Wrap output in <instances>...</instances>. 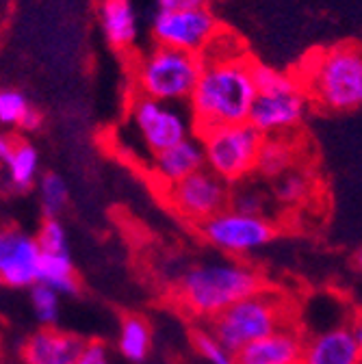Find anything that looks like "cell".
<instances>
[{"label":"cell","mask_w":362,"mask_h":364,"mask_svg":"<svg viewBox=\"0 0 362 364\" xmlns=\"http://www.w3.org/2000/svg\"><path fill=\"white\" fill-rule=\"evenodd\" d=\"M200 57L202 72L187 102L193 132L245 124L256 96L254 61L243 50H219L215 43Z\"/></svg>","instance_id":"obj_1"},{"label":"cell","mask_w":362,"mask_h":364,"mask_svg":"<svg viewBox=\"0 0 362 364\" xmlns=\"http://www.w3.org/2000/svg\"><path fill=\"white\" fill-rule=\"evenodd\" d=\"M265 287L267 278L254 264L239 258H223L196 262L185 269L176 278L169 297L180 312L206 326L228 306Z\"/></svg>","instance_id":"obj_2"},{"label":"cell","mask_w":362,"mask_h":364,"mask_svg":"<svg viewBox=\"0 0 362 364\" xmlns=\"http://www.w3.org/2000/svg\"><path fill=\"white\" fill-rule=\"evenodd\" d=\"M310 102L334 113L362 109V48L336 43L304 59L295 76Z\"/></svg>","instance_id":"obj_3"},{"label":"cell","mask_w":362,"mask_h":364,"mask_svg":"<svg viewBox=\"0 0 362 364\" xmlns=\"http://www.w3.org/2000/svg\"><path fill=\"white\" fill-rule=\"evenodd\" d=\"M297 323L293 301L269 284L217 314L206 328L233 353L287 326Z\"/></svg>","instance_id":"obj_4"},{"label":"cell","mask_w":362,"mask_h":364,"mask_svg":"<svg viewBox=\"0 0 362 364\" xmlns=\"http://www.w3.org/2000/svg\"><path fill=\"white\" fill-rule=\"evenodd\" d=\"M256 96L250 109L247 124L262 136L293 134L306 119L310 98L293 74L278 72L254 61Z\"/></svg>","instance_id":"obj_5"},{"label":"cell","mask_w":362,"mask_h":364,"mask_svg":"<svg viewBox=\"0 0 362 364\" xmlns=\"http://www.w3.org/2000/svg\"><path fill=\"white\" fill-rule=\"evenodd\" d=\"M202 72V57L154 46L130 68V94L161 102H189Z\"/></svg>","instance_id":"obj_6"},{"label":"cell","mask_w":362,"mask_h":364,"mask_svg":"<svg viewBox=\"0 0 362 364\" xmlns=\"http://www.w3.org/2000/svg\"><path fill=\"white\" fill-rule=\"evenodd\" d=\"M204 152V167L225 185H239L256 169L262 134L245 124L215 126L196 132Z\"/></svg>","instance_id":"obj_7"},{"label":"cell","mask_w":362,"mask_h":364,"mask_svg":"<svg viewBox=\"0 0 362 364\" xmlns=\"http://www.w3.org/2000/svg\"><path fill=\"white\" fill-rule=\"evenodd\" d=\"M196 228L211 247L228 254L230 258H241L262 250L278 237V223L274 219L245 215L233 208L219 210Z\"/></svg>","instance_id":"obj_8"},{"label":"cell","mask_w":362,"mask_h":364,"mask_svg":"<svg viewBox=\"0 0 362 364\" xmlns=\"http://www.w3.org/2000/svg\"><path fill=\"white\" fill-rule=\"evenodd\" d=\"M128 124L132 126L150 159L189 139L193 132V119L189 111H183L171 102H161L132 94L128 102Z\"/></svg>","instance_id":"obj_9"},{"label":"cell","mask_w":362,"mask_h":364,"mask_svg":"<svg viewBox=\"0 0 362 364\" xmlns=\"http://www.w3.org/2000/svg\"><path fill=\"white\" fill-rule=\"evenodd\" d=\"M156 191L180 219L191 225H200L219 210L228 208L230 198V187L206 167Z\"/></svg>","instance_id":"obj_10"},{"label":"cell","mask_w":362,"mask_h":364,"mask_svg":"<svg viewBox=\"0 0 362 364\" xmlns=\"http://www.w3.org/2000/svg\"><path fill=\"white\" fill-rule=\"evenodd\" d=\"M221 33L219 20L208 7L200 9H156L152 16V37L159 46L191 55H202Z\"/></svg>","instance_id":"obj_11"},{"label":"cell","mask_w":362,"mask_h":364,"mask_svg":"<svg viewBox=\"0 0 362 364\" xmlns=\"http://www.w3.org/2000/svg\"><path fill=\"white\" fill-rule=\"evenodd\" d=\"M41 250L35 237L9 225L0 230V282L24 289L39 282Z\"/></svg>","instance_id":"obj_12"},{"label":"cell","mask_w":362,"mask_h":364,"mask_svg":"<svg viewBox=\"0 0 362 364\" xmlns=\"http://www.w3.org/2000/svg\"><path fill=\"white\" fill-rule=\"evenodd\" d=\"M87 347V338L43 326L33 332L20 347L24 364H76Z\"/></svg>","instance_id":"obj_13"},{"label":"cell","mask_w":362,"mask_h":364,"mask_svg":"<svg viewBox=\"0 0 362 364\" xmlns=\"http://www.w3.org/2000/svg\"><path fill=\"white\" fill-rule=\"evenodd\" d=\"M349 321L304 336L299 364H358L362 347Z\"/></svg>","instance_id":"obj_14"},{"label":"cell","mask_w":362,"mask_h":364,"mask_svg":"<svg viewBox=\"0 0 362 364\" xmlns=\"http://www.w3.org/2000/svg\"><path fill=\"white\" fill-rule=\"evenodd\" d=\"M304 332L297 323L287 326L260 341H254L235 353L237 364H299Z\"/></svg>","instance_id":"obj_15"},{"label":"cell","mask_w":362,"mask_h":364,"mask_svg":"<svg viewBox=\"0 0 362 364\" xmlns=\"http://www.w3.org/2000/svg\"><path fill=\"white\" fill-rule=\"evenodd\" d=\"M202 167H204V152H202L200 139L193 132V136H189V139L154 154L150 159L148 173L152 176L156 189H163L167 185H174V182L191 176L193 171Z\"/></svg>","instance_id":"obj_16"},{"label":"cell","mask_w":362,"mask_h":364,"mask_svg":"<svg viewBox=\"0 0 362 364\" xmlns=\"http://www.w3.org/2000/svg\"><path fill=\"white\" fill-rule=\"evenodd\" d=\"M98 22L115 50H130L139 37V20L132 0H98Z\"/></svg>","instance_id":"obj_17"},{"label":"cell","mask_w":362,"mask_h":364,"mask_svg":"<svg viewBox=\"0 0 362 364\" xmlns=\"http://www.w3.org/2000/svg\"><path fill=\"white\" fill-rule=\"evenodd\" d=\"M297 167V144L293 134L262 136L256 156V173L265 178H280L289 169Z\"/></svg>","instance_id":"obj_18"},{"label":"cell","mask_w":362,"mask_h":364,"mask_svg":"<svg viewBox=\"0 0 362 364\" xmlns=\"http://www.w3.org/2000/svg\"><path fill=\"white\" fill-rule=\"evenodd\" d=\"M117 347L128 362L132 364L146 362L152 349V328L148 323V318L142 314H124L119 323Z\"/></svg>","instance_id":"obj_19"},{"label":"cell","mask_w":362,"mask_h":364,"mask_svg":"<svg viewBox=\"0 0 362 364\" xmlns=\"http://www.w3.org/2000/svg\"><path fill=\"white\" fill-rule=\"evenodd\" d=\"M39 282L55 289L59 295H76L80 291V278L74 269L70 252H57V254L41 252Z\"/></svg>","instance_id":"obj_20"},{"label":"cell","mask_w":362,"mask_h":364,"mask_svg":"<svg viewBox=\"0 0 362 364\" xmlns=\"http://www.w3.org/2000/svg\"><path fill=\"white\" fill-rule=\"evenodd\" d=\"M7 167V180L16 191H26L33 187L39 167V154L28 141H16L9 159L5 161Z\"/></svg>","instance_id":"obj_21"},{"label":"cell","mask_w":362,"mask_h":364,"mask_svg":"<svg viewBox=\"0 0 362 364\" xmlns=\"http://www.w3.org/2000/svg\"><path fill=\"white\" fill-rule=\"evenodd\" d=\"M274 191H276V198L284 206H297V204H302L310 196V191H312V178L304 169L293 167L287 173H282L280 178H276Z\"/></svg>","instance_id":"obj_22"},{"label":"cell","mask_w":362,"mask_h":364,"mask_svg":"<svg viewBox=\"0 0 362 364\" xmlns=\"http://www.w3.org/2000/svg\"><path fill=\"white\" fill-rule=\"evenodd\" d=\"M191 343L208 364H237L235 353L225 349L206 326L198 323L196 328H191Z\"/></svg>","instance_id":"obj_23"},{"label":"cell","mask_w":362,"mask_h":364,"mask_svg":"<svg viewBox=\"0 0 362 364\" xmlns=\"http://www.w3.org/2000/svg\"><path fill=\"white\" fill-rule=\"evenodd\" d=\"M39 198L46 217H59L68 204V185L59 173H46L39 180Z\"/></svg>","instance_id":"obj_24"},{"label":"cell","mask_w":362,"mask_h":364,"mask_svg":"<svg viewBox=\"0 0 362 364\" xmlns=\"http://www.w3.org/2000/svg\"><path fill=\"white\" fill-rule=\"evenodd\" d=\"M31 304L35 316L41 326H55L59 318V293L46 284H33L31 287Z\"/></svg>","instance_id":"obj_25"},{"label":"cell","mask_w":362,"mask_h":364,"mask_svg":"<svg viewBox=\"0 0 362 364\" xmlns=\"http://www.w3.org/2000/svg\"><path fill=\"white\" fill-rule=\"evenodd\" d=\"M33 105L18 89H0V124L3 126H22L24 117Z\"/></svg>","instance_id":"obj_26"},{"label":"cell","mask_w":362,"mask_h":364,"mask_svg":"<svg viewBox=\"0 0 362 364\" xmlns=\"http://www.w3.org/2000/svg\"><path fill=\"white\" fill-rule=\"evenodd\" d=\"M37 245L41 252L46 254H57V252H68V237L59 221V217H46L39 228V235L35 237Z\"/></svg>","instance_id":"obj_27"},{"label":"cell","mask_w":362,"mask_h":364,"mask_svg":"<svg viewBox=\"0 0 362 364\" xmlns=\"http://www.w3.org/2000/svg\"><path fill=\"white\" fill-rule=\"evenodd\" d=\"M228 208L245 213V215L267 217V200L258 189H252V187H237L235 191H230Z\"/></svg>","instance_id":"obj_28"},{"label":"cell","mask_w":362,"mask_h":364,"mask_svg":"<svg viewBox=\"0 0 362 364\" xmlns=\"http://www.w3.org/2000/svg\"><path fill=\"white\" fill-rule=\"evenodd\" d=\"M76 364H111L107 345L102 341H87V347Z\"/></svg>","instance_id":"obj_29"},{"label":"cell","mask_w":362,"mask_h":364,"mask_svg":"<svg viewBox=\"0 0 362 364\" xmlns=\"http://www.w3.org/2000/svg\"><path fill=\"white\" fill-rule=\"evenodd\" d=\"M211 0H156L159 9H200V7H208Z\"/></svg>","instance_id":"obj_30"},{"label":"cell","mask_w":362,"mask_h":364,"mask_svg":"<svg viewBox=\"0 0 362 364\" xmlns=\"http://www.w3.org/2000/svg\"><path fill=\"white\" fill-rule=\"evenodd\" d=\"M16 141H18L16 136H11V134H7V132H0V163H5V161L9 159V154H11Z\"/></svg>","instance_id":"obj_31"},{"label":"cell","mask_w":362,"mask_h":364,"mask_svg":"<svg viewBox=\"0 0 362 364\" xmlns=\"http://www.w3.org/2000/svg\"><path fill=\"white\" fill-rule=\"evenodd\" d=\"M351 330H353V336H356V341H358V345L362 347V308L351 316Z\"/></svg>","instance_id":"obj_32"},{"label":"cell","mask_w":362,"mask_h":364,"mask_svg":"<svg viewBox=\"0 0 362 364\" xmlns=\"http://www.w3.org/2000/svg\"><path fill=\"white\" fill-rule=\"evenodd\" d=\"M353 264L358 267V271L362 273V247L358 250V254H356V258H353Z\"/></svg>","instance_id":"obj_33"},{"label":"cell","mask_w":362,"mask_h":364,"mask_svg":"<svg viewBox=\"0 0 362 364\" xmlns=\"http://www.w3.org/2000/svg\"><path fill=\"white\" fill-rule=\"evenodd\" d=\"M358 364H362V353H360V360H358Z\"/></svg>","instance_id":"obj_34"},{"label":"cell","mask_w":362,"mask_h":364,"mask_svg":"<svg viewBox=\"0 0 362 364\" xmlns=\"http://www.w3.org/2000/svg\"><path fill=\"white\" fill-rule=\"evenodd\" d=\"M0 364H5V362H3V358H0Z\"/></svg>","instance_id":"obj_35"}]
</instances>
